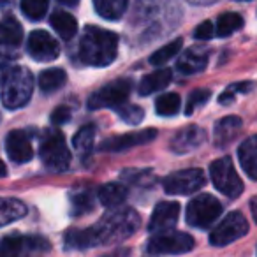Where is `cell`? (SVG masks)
I'll list each match as a JSON object with an SVG mask.
<instances>
[{"mask_svg":"<svg viewBox=\"0 0 257 257\" xmlns=\"http://www.w3.org/2000/svg\"><path fill=\"white\" fill-rule=\"evenodd\" d=\"M71 120V109L67 106H58L51 113V123L53 125H64Z\"/></svg>","mask_w":257,"mask_h":257,"instance_id":"36","label":"cell"},{"mask_svg":"<svg viewBox=\"0 0 257 257\" xmlns=\"http://www.w3.org/2000/svg\"><path fill=\"white\" fill-rule=\"evenodd\" d=\"M204 182H206L204 173L197 168H190L166 176L162 180V185L166 192L173 196H189V194L197 192L204 185Z\"/></svg>","mask_w":257,"mask_h":257,"instance_id":"10","label":"cell"},{"mask_svg":"<svg viewBox=\"0 0 257 257\" xmlns=\"http://www.w3.org/2000/svg\"><path fill=\"white\" fill-rule=\"evenodd\" d=\"M131 93V81L128 79H114V81L104 85L102 88L95 90L88 99L90 109H100V107H120L127 102Z\"/></svg>","mask_w":257,"mask_h":257,"instance_id":"8","label":"cell"},{"mask_svg":"<svg viewBox=\"0 0 257 257\" xmlns=\"http://www.w3.org/2000/svg\"><path fill=\"white\" fill-rule=\"evenodd\" d=\"M194 248V238L187 232L180 231H166L159 232L148 241L147 250L154 255H178V253H187Z\"/></svg>","mask_w":257,"mask_h":257,"instance_id":"7","label":"cell"},{"mask_svg":"<svg viewBox=\"0 0 257 257\" xmlns=\"http://www.w3.org/2000/svg\"><path fill=\"white\" fill-rule=\"evenodd\" d=\"M253 90V83L252 81H239V83H232L227 90L220 93L218 97V102L220 104H231L234 100V95L236 93H248Z\"/></svg>","mask_w":257,"mask_h":257,"instance_id":"34","label":"cell"},{"mask_svg":"<svg viewBox=\"0 0 257 257\" xmlns=\"http://www.w3.org/2000/svg\"><path fill=\"white\" fill-rule=\"evenodd\" d=\"M118 55V36L109 30L90 25L79 41V58L92 67H106Z\"/></svg>","mask_w":257,"mask_h":257,"instance_id":"2","label":"cell"},{"mask_svg":"<svg viewBox=\"0 0 257 257\" xmlns=\"http://www.w3.org/2000/svg\"><path fill=\"white\" fill-rule=\"evenodd\" d=\"M58 2L64 4V6H69V8H72V6H78L79 0H58Z\"/></svg>","mask_w":257,"mask_h":257,"instance_id":"39","label":"cell"},{"mask_svg":"<svg viewBox=\"0 0 257 257\" xmlns=\"http://www.w3.org/2000/svg\"><path fill=\"white\" fill-rule=\"evenodd\" d=\"M211 97V92L208 88H197L194 90L192 93L189 95V102H187V114H192L194 111L197 109L199 106H203V104H206L208 100H210Z\"/></svg>","mask_w":257,"mask_h":257,"instance_id":"35","label":"cell"},{"mask_svg":"<svg viewBox=\"0 0 257 257\" xmlns=\"http://www.w3.org/2000/svg\"><path fill=\"white\" fill-rule=\"evenodd\" d=\"M6 150L13 162L25 164L34 157L32 143L25 131H11L6 138Z\"/></svg>","mask_w":257,"mask_h":257,"instance_id":"16","label":"cell"},{"mask_svg":"<svg viewBox=\"0 0 257 257\" xmlns=\"http://www.w3.org/2000/svg\"><path fill=\"white\" fill-rule=\"evenodd\" d=\"M50 23L55 32L64 41H71L76 36V32H78V22H76V18L65 11H55L50 16Z\"/></svg>","mask_w":257,"mask_h":257,"instance_id":"23","label":"cell"},{"mask_svg":"<svg viewBox=\"0 0 257 257\" xmlns=\"http://www.w3.org/2000/svg\"><path fill=\"white\" fill-rule=\"evenodd\" d=\"M241 131V118L238 116H225L217 121L215 125V143L217 147H225L232 143L236 136Z\"/></svg>","mask_w":257,"mask_h":257,"instance_id":"19","label":"cell"},{"mask_svg":"<svg viewBox=\"0 0 257 257\" xmlns=\"http://www.w3.org/2000/svg\"><path fill=\"white\" fill-rule=\"evenodd\" d=\"M210 176L215 189L227 197H238L243 192V182L234 169V164L229 157H222L211 162Z\"/></svg>","mask_w":257,"mask_h":257,"instance_id":"6","label":"cell"},{"mask_svg":"<svg viewBox=\"0 0 257 257\" xmlns=\"http://www.w3.org/2000/svg\"><path fill=\"white\" fill-rule=\"evenodd\" d=\"M173 71L171 69H157V71L147 74L140 83V93L141 95H152L159 90L166 88L171 83Z\"/></svg>","mask_w":257,"mask_h":257,"instance_id":"21","label":"cell"},{"mask_svg":"<svg viewBox=\"0 0 257 257\" xmlns=\"http://www.w3.org/2000/svg\"><path fill=\"white\" fill-rule=\"evenodd\" d=\"M93 140H95V127H93V125H83L78 133L74 134L72 145H74L76 152L86 154V152H90V148H92Z\"/></svg>","mask_w":257,"mask_h":257,"instance_id":"31","label":"cell"},{"mask_svg":"<svg viewBox=\"0 0 257 257\" xmlns=\"http://www.w3.org/2000/svg\"><path fill=\"white\" fill-rule=\"evenodd\" d=\"M23 41V29L13 16H6L0 23V46L18 48Z\"/></svg>","mask_w":257,"mask_h":257,"instance_id":"20","label":"cell"},{"mask_svg":"<svg viewBox=\"0 0 257 257\" xmlns=\"http://www.w3.org/2000/svg\"><path fill=\"white\" fill-rule=\"evenodd\" d=\"M27 50L30 57L37 62H51L58 58L60 55V46L58 43L44 30H34L27 41Z\"/></svg>","mask_w":257,"mask_h":257,"instance_id":"12","label":"cell"},{"mask_svg":"<svg viewBox=\"0 0 257 257\" xmlns=\"http://www.w3.org/2000/svg\"><path fill=\"white\" fill-rule=\"evenodd\" d=\"M208 65V53L199 48H190L187 50L183 55H180L178 58V67L180 72L183 74H196V72H201L204 71Z\"/></svg>","mask_w":257,"mask_h":257,"instance_id":"17","label":"cell"},{"mask_svg":"<svg viewBox=\"0 0 257 257\" xmlns=\"http://www.w3.org/2000/svg\"><path fill=\"white\" fill-rule=\"evenodd\" d=\"M39 155L43 164L55 173L65 171L71 164V154H69L64 134L55 128L44 133L43 140H41Z\"/></svg>","mask_w":257,"mask_h":257,"instance_id":"4","label":"cell"},{"mask_svg":"<svg viewBox=\"0 0 257 257\" xmlns=\"http://www.w3.org/2000/svg\"><path fill=\"white\" fill-rule=\"evenodd\" d=\"M178 217L180 204L175 203V201H162L155 206L154 213H152L150 222H148V231L155 232V234L171 231L178 222Z\"/></svg>","mask_w":257,"mask_h":257,"instance_id":"15","label":"cell"},{"mask_svg":"<svg viewBox=\"0 0 257 257\" xmlns=\"http://www.w3.org/2000/svg\"><path fill=\"white\" fill-rule=\"evenodd\" d=\"M182 44H183L182 39H175L169 44H166V46H162L161 50H157L150 57V64L152 65H162V64H166V62H169L171 58H175L176 55L180 53Z\"/></svg>","mask_w":257,"mask_h":257,"instance_id":"32","label":"cell"},{"mask_svg":"<svg viewBox=\"0 0 257 257\" xmlns=\"http://www.w3.org/2000/svg\"><path fill=\"white\" fill-rule=\"evenodd\" d=\"M250 210H252V217L257 224V199H252V203H250Z\"/></svg>","mask_w":257,"mask_h":257,"instance_id":"38","label":"cell"},{"mask_svg":"<svg viewBox=\"0 0 257 257\" xmlns=\"http://www.w3.org/2000/svg\"><path fill=\"white\" fill-rule=\"evenodd\" d=\"M95 204V194L92 192V189H76L71 192V208L72 215H85L88 211L93 210Z\"/></svg>","mask_w":257,"mask_h":257,"instance_id":"26","label":"cell"},{"mask_svg":"<svg viewBox=\"0 0 257 257\" xmlns=\"http://www.w3.org/2000/svg\"><path fill=\"white\" fill-rule=\"evenodd\" d=\"M34 92V76L25 67H11L2 79V104L8 109L23 107L30 100Z\"/></svg>","mask_w":257,"mask_h":257,"instance_id":"3","label":"cell"},{"mask_svg":"<svg viewBox=\"0 0 257 257\" xmlns=\"http://www.w3.org/2000/svg\"><path fill=\"white\" fill-rule=\"evenodd\" d=\"M180 106H182V100L178 93H164L155 100V109L161 116H175L180 111Z\"/></svg>","mask_w":257,"mask_h":257,"instance_id":"29","label":"cell"},{"mask_svg":"<svg viewBox=\"0 0 257 257\" xmlns=\"http://www.w3.org/2000/svg\"><path fill=\"white\" fill-rule=\"evenodd\" d=\"M222 213V204L210 194L196 196L187 206V224L197 229H208Z\"/></svg>","mask_w":257,"mask_h":257,"instance_id":"5","label":"cell"},{"mask_svg":"<svg viewBox=\"0 0 257 257\" xmlns=\"http://www.w3.org/2000/svg\"><path fill=\"white\" fill-rule=\"evenodd\" d=\"M100 204L106 208H118L127 199V189L121 183H106L97 190Z\"/></svg>","mask_w":257,"mask_h":257,"instance_id":"24","label":"cell"},{"mask_svg":"<svg viewBox=\"0 0 257 257\" xmlns=\"http://www.w3.org/2000/svg\"><path fill=\"white\" fill-rule=\"evenodd\" d=\"M141 224V218L133 208H120L111 210L104 215L95 225L86 229H71L65 234V245L67 248H90L99 245H111L120 243L133 236Z\"/></svg>","mask_w":257,"mask_h":257,"instance_id":"1","label":"cell"},{"mask_svg":"<svg viewBox=\"0 0 257 257\" xmlns=\"http://www.w3.org/2000/svg\"><path fill=\"white\" fill-rule=\"evenodd\" d=\"M128 0H93V8L97 15L109 22H116L125 15Z\"/></svg>","mask_w":257,"mask_h":257,"instance_id":"25","label":"cell"},{"mask_svg":"<svg viewBox=\"0 0 257 257\" xmlns=\"http://www.w3.org/2000/svg\"><path fill=\"white\" fill-rule=\"evenodd\" d=\"M206 140V133L204 128H201L199 125H187V127L180 128L178 133L171 138V143H169V148L171 152L178 155H185L190 154V152L197 150L201 145Z\"/></svg>","mask_w":257,"mask_h":257,"instance_id":"13","label":"cell"},{"mask_svg":"<svg viewBox=\"0 0 257 257\" xmlns=\"http://www.w3.org/2000/svg\"><path fill=\"white\" fill-rule=\"evenodd\" d=\"M50 248V243L37 236H6L0 241V257H22L25 252H43Z\"/></svg>","mask_w":257,"mask_h":257,"instance_id":"11","label":"cell"},{"mask_svg":"<svg viewBox=\"0 0 257 257\" xmlns=\"http://www.w3.org/2000/svg\"><path fill=\"white\" fill-rule=\"evenodd\" d=\"M248 232V222L239 211H231L227 217L217 224V227L210 232V243L215 246H225L236 239L243 238Z\"/></svg>","mask_w":257,"mask_h":257,"instance_id":"9","label":"cell"},{"mask_svg":"<svg viewBox=\"0 0 257 257\" xmlns=\"http://www.w3.org/2000/svg\"><path fill=\"white\" fill-rule=\"evenodd\" d=\"M155 136H157V131H155V128H145V131H138V133H128V134H121V136H116V138H111V140L104 141L99 148L104 152L120 154V152H125V150H128V148L150 143V141L155 140Z\"/></svg>","mask_w":257,"mask_h":257,"instance_id":"14","label":"cell"},{"mask_svg":"<svg viewBox=\"0 0 257 257\" xmlns=\"http://www.w3.org/2000/svg\"><path fill=\"white\" fill-rule=\"evenodd\" d=\"M67 81V74H65L64 69H46L39 74V88L44 93H51L60 90L62 86Z\"/></svg>","mask_w":257,"mask_h":257,"instance_id":"27","label":"cell"},{"mask_svg":"<svg viewBox=\"0 0 257 257\" xmlns=\"http://www.w3.org/2000/svg\"><path fill=\"white\" fill-rule=\"evenodd\" d=\"M27 215V206L15 197H0V227L20 220Z\"/></svg>","mask_w":257,"mask_h":257,"instance_id":"22","label":"cell"},{"mask_svg":"<svg viewBox=\"0 0 257 257\" xmlns=\"http://www.w3.org/2000/svg\"><path fill=\"white\" fill-rule=\"evenodd\" d=\"M116 113L120 114L121 120L127 121V123H131V125L141 123V121H143V118H145L143 107L134 106V104H123V106L116 107Z\"/></svg>","mask_w":257,"mask_h":257,"instance_id":"33","label":"cell"},{"mask_svg":"<svg viewBox=\"0 0 257 257\" xmlns=\"http://www.w3.org/2000/svg\"><path fill=\"white\" fill-rule=\"evenodd\" d=\"M20 6H22V11L27 18L32 22H39L48 13L50 0H20Z\"/></svg>","mask_w":257,"mask_h":257,"instance_id":"30","label":"cell"},{"mask_svg":"<svg viewBox=\"0 0 257 257\" xmlns=\"http://www.w3.org/2000/svg\"><path fill=\"white\" fill-rule=\"evenodd\" d=\"M238 159L248 178L257 180V134L245 140L238 148Z\"/></svg>","mask_w":257,"mask_h":257,"instance_id":"18","label":"cell"},{"mask_svg":"<svg viewBox=\"0 0 257 257\" xmlns=\"http://www.w3.org/2000/svg\"><path fill=\"white\" fill-rule=\"evenodd\" d=\"M243 27V18L238 13H224V15L218 16L217 27H215V34L218 37H227L231 34L238 32Z\"/></svg>","mask_w":257,"mask_h":257,"instance_id":"28","label":"cell"},{"mask_svg":"<svg viewBox=\"0 0 257 257\" xmlns=\"http://www.w3.org/2000/svg\"><path fill=\"white\" fill-rule=\"evenodd\" d=\"M9 0H0V4H8Z\"/></svg>","mask_w":257,"mask_h":257,"instance_id":"41","label":"cell"},{"mask_svg":"<svg viewBox=\"0 0 257 257\" xmlns=\"http://www.w3.org/2000/svg\"><path fill=\"white\" fill-rule=\"evenodd\" d=\"M6 173H8V171H6V166H4V162L0 161V178H2V176H6Z\"/></svg>","mask_w":257,"mask_h":257,"instance_id":"40","label":"cell"},{"mask_svg":"<svg viewBox=\"0 0 257 257\" xmlns=\"http://www.w3.org/2000/svg\"><path fill=\"white\" fill-rule=\"evenodd\" d=\"M215 34V27L211 25V22H203L201 25H197V29L194 30V37L197 41H208L211 39Z\"/></svg>","mask_w":257,"mask_h":257,"instance_id":"37","label":"cell"}]
</instances>
